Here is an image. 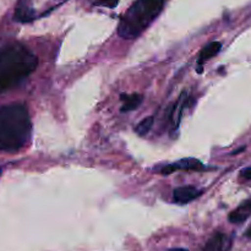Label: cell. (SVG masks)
Segmentation results:
<instances>
[{"label": "cell", "mask_w": 251, "mask_h": 251, "mask_svg": "<svg viewBox=\"0 0 251 251\" xmlns=\"http://www.w3.org/2000/svg\"><path fill=\"white\" fill-rule=\"evenodd\" d=\"M37 65V56L22 44L11 43L0 48V92L21 85Z\"/></svg>", "instance_id": "1"}, {"label": "cell", "mask_w": 251, "mask_h": 251, "mask_svg": "<svg viewBox=\"0 0 251 251\" xmlns=\"http://www.w3.org/2000/svg\"><path fill=\"white\" fill-rule=\"evenodd\" d=\"M32 123L26 105L20 103L0 105V151L22 149L31 137Z\"/></svg>", "instance_id": "2"}, {"label": "cell", "mask_w": 251, "mask_h": 251, "mask_svg": "<svg viewBox=\"0 0 251 251\" xmlns=\"http://www.w3.org/2000/svg\"><path fill=\"white\" fill-rule=\"evenodd\" d=\"M164 6V0H136L122 17L118 33L122 38H137L157 16Z\"/></svg>", "instance_id": "3"}, {"label": "cell", "mask_w": 251, "mask_h": 251, "mask_svg": "<svg viewBox=\"0 0 251 251\" xmlns=\"http://www.w3.org/2000/svg\"><path fill=\"white\" fill-rule=\"evenodd\" d=\"M200 195L201 191L194 186H180L173 191V200L174 202L185 205V203H189L190 201L198 199Z\"/></svg>", "instance_id": "4"}, {"label": "cell", "mask_w": 251, "mask_h": 251, "mask_svg": "<svg viewBox=\"0 0 251 251\" xmlns=\"http://www.w3.org/2000/svg\"><path fill=\"white\" fill-rule=\"evenodd\" d=\"M230 245L232 242L225 233H216L206 243L203 251H228L230 249Z\"/></svg>", "instance_id": "5"}, {"label": "cell", "mask_w": 251, "mask_h": 251, "mask_svg": "<svg viewBox=\"0 0 251 251\" xmlns=\"http://www.w3.org/2000/svg\"><path fill=\"white\" fill-rule=\"evenodd\" d=\"M36 17L32 5L27 0H19L15 10V20L19 22H29Z\"/></svg>", "instance_id": "6"}, {"label": "cell", "mask_w": 251, "mask_h": 251, "mask_svg": "<svg viewBox=\"0 0 251 251\" xmlns=\"http://www.w3.org/2000/svg\"><path fill=\"white\" fill-rule=\"evenodd\" d=\"M251 216V199L244 201L240 206H238L229 215V222L233 225H240L245 222Z\"/></svg>", "instance_id": "7"}, {"label": "cell", "mask_w": 251, "mask_h": 251, "mask_svg": "<svg viewBox=\"0 0 251 251\" xmlns=\"http://www.w3.org/2000/svg\"><path fill=\"white\" fill-rule=\"evenodd\" d=\"M221 47H222V44H221L220 42H211L207 46L203 47L202 50L200 51V55H199V64H200V66L201 64L210 60V59L213 58L216 54L220 53Z\"/></svg>", "instance_id": "8"}, {"label": "cell", "mask_w": 251, "mask_h": 251, "mask_svg": "<svg viewBox=\"0 0 251 251\" xmlns=\"http://www.w3.org/2000/svg\"><path fill=\"white\" fill-rule=\"evenodd\" d=\"M142 96L137 95V93H134V95H122V100L123 107L122 112H131V110L136 109L140 104L142 103Z\"/></svg>", "instance_id": "9"}, {"label": "cell", "mask_w": 251, "mask_h": 251, "mask_svg": "<svg viewBox=\"0 0 251 251\" xmlns=\"http://www.w3.org/2000/svg\"><path fill=\"white\" fill-rule=\"evenodd\" d=\"M185 100H186V93H183L180 98L176 102V107L173 108V113H172V126L173 129H178L179 124H180L181 115H183V109L185 107Z\"/></svg>", "instance_id": "10"}, {"label": "cell", "mask_w": 251, "mask_h": 251, "mask_svg": "<svg viewBox=\"0 0 251 251\" xmlns=\"http://www.w3.org/2000/svg\"><path fill=\"white\" fill-rule=\"evenodd\" d=\"M178 169H193V171H202L203 164L201 162H199L198 159L194 158H186L181 159L178 163H176Z\"/></svg>", "instance_id": "11"}, {"label": "cell", "mask_w": 251, "mask_h": 251, "mask_svg": "<svg viewBox=\"0 0 251 251\" xmlns=\"http://www.w3.org/2000/svg\"><path fill=\"white\" fill-rule=\"evenodd\" d=\"M153 122H154L153 117H147V118H145L144 120H141V122L136 125V127H135V131H136V134L141 135V136L146 135L147 132L151 130L152 125H153Z\"/></svg>", "instance_id": "12"}, {"label": "cell", "mask_w": 251, "mask_h": 251, "mask_svg": "<svg viewBox=\"0 0 251 251\" xmlns=\"http://www.w3.org/2000/svg\"><path fill=\"white\" fill-rule=\"evenodd\" d=\"M118 2H119V0H96L95 5H97V6H105V7H110V9H113V7L117 6Z\"/></svg>", "instance_id": "13"}, {"label": "cell", "mask_w": 251, "mask_h": 251, "mask_svg": "<svg viewBox=\"0 0 251 251\" xmlns=\"http://www.w3.org/2000/svg\"><path fill=\"white\" fill-rule=\"evenodd\" d=\"M176 171H179V169L178 167H176V164L174 163V164H168V166L162 167L158 172L161 174H163V176H169V174H172L173 172H176Z\"/></svg>", "instance_id": "14"}, {"label": "cell", "mask_w": 251, "mask_h": 251, "mask_svg": "<svg viewBox=\"0 0 251 251\" xmlns=\"http://www.w3.org/2000/svg\"><path fill=\"white\" fill-rule=\"evenodd\" d=\"M240 176H242L243 178L249 179V180H251V168H245V169H243V171L240 172Z\"/></svg>", "instance_id": "15"}, {"label": "cell", "mask_w": 251, "mask_h": 251, "mask_svg": "<svg viewBox=\"0 0 251 251\" xmlns=\"http://www.w3.org/2000/svg\"><path fill=\"white\" fill-rule=\"evenodd\" d=\"M169 251H189V250L184 249V248H176V249H172V250H169Z\"/></svg>", "instance_id": "16"}, {"label": "cell", "mask_w": 251, "mask_h": 251, "mask_svg": "<svg viewBox=\"0 0 251 251\" xmlns=\"http://www.w3.org/2000/svg\"><path fill=\"white\" fill-rule=\"evenodd\" d=\"M245 235H247L248 238H250V239H251V227L249 228V229L247 230V233H245Z\"/></svg>", "instance_id": "17"}, {"label": "cell", "mask_w": 251, "mask_h": 251, "mask_svg": "<svg viewBox=\"0 0 251 251\" xmlns=\"http://www.w3.org/2000/svg\"><path fill=\"white\" fill-rule=\"evenodd\" d=\"M0 176H1V168H0Z\"/></svg>", "instance_id": "18"}]
</instances>
